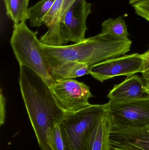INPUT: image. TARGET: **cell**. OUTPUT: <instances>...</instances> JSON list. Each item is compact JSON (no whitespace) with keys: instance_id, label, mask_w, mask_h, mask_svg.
Masks as SVG:
<instances>
[{"instance_id":"obj_1","label":"cell","mask_w":149,"mask_h":150,"mask_svg":"<svg viewBox=\"0 0 149 150\" xmlns=\"http://www.w3.org/2000/svg\"><path fill=\"white\" fill-rule=\"evenodd\" d=\"M19 84L31 126L41 150H54L52 131L67 112L58 104L49 86L29 68L20 66Z\"/></svg>"},{"instance_id":"obj_2","label":"cell","mask_w":149,"mask_h":150,"mask_svg":"<svg viewBox=\"0 0 149 150\" xmlns=\"http://www.w3.org/2000/svg\"><path fill=\"white\" fill-rule=\"evenodd\" d=\"M132 41L120 40L102 33L70 45L39 47L48 70L66 61L77 62L90 66L124 55L130 50Z\"/></svg>"},{"instance_id":"obj_3","label":"cell","mask_w":149,"mask_h":150,"mask_svg":"<svg viewBox=\"0 0 149 150\" xmlns=\"http://www.w3.org/2000/svg\"><path fill=\"white\" fill-rule=\"evenodd\" d=\"M106 104L92 105L78 112H66L59 127L65 150H91V139Z\"/></svg>"},{"instance_id":"obj_4","label":"cell","mask_w":149,"mask_h":150,"mask_svg":"<svg viewBox=\"0 0 149 150\" xmlns=\"http://www.w3.org/2000/svg\"><path fill=\"white\" fill-rule=\"evenodd\" d=\"M36 33L31 30L25 22L14 25L10 43L20 66L29 68L50 86L54 80L49 73L40 50Z\"/></svg>"},{"instance_id":"obj_5","label":"cell","mask_w":149,"mask_h":150,"mask_svg":"<svg viewBox=\"0 0 149 150\" xmlns=\"http://www.w3.org/2000/svg\"><path fill=\"white\" fill-rule=\"evenodd\" d=\"M106 111L117 129L140 128L149 126V100L106 104Z\"/></svg>"},{"instance_id":"obj_6","label":"cell","mask_w":149,"mask_h":150,"mask_svg":"<svg viewBox=\"0 0 149 150\" xmlns=\"http://www.w3.org/2000/svg\"><path fill=\"white\" fill-rule=\"evenodd\" d=\"M49 86L58 104L65 112H78L91 105L88 100L93 96L84 83L66 79L54 80Z\"/></svg>"},{"instance_id":"obj_7","label":"cell","mask_w":149,"mask_h":150,"mask_svg":"<svg viewBox=\"0 0 149 150\" xmlns=\"http://www.w3.org/2000/svg\"><path fill=\"white\" fill-rule=\"evenodd\" d=\"M92 4L86 0H76L66 12L59 27L60 46L69 41L76 43L85 39L86 20Z\"/></svg>"},{"instance_id":"obj_8","label":"cell","mask_w":149,"mask_h":150,"mask_svg":"<svg viewBox=\"0 0 149 150\" xmlns=\"http://www.w3.org/2000/svg\"><path fill=\"white\" fill-rule=\"evenodd\" d=\"M143 59L142 54H133L113 58L89 66L90 74L98 81L118 76L128 77L142 72Z\"/></svg>"},{"instance_id":"obj_9","label":"cell","mask_w":149,"mask_h":150,"mask_svg":"<svg viewBox=\"0 0 149 150\" xmlns=\"http://www.w3.org/2000/svg\"><path fill=\"white\" fill-rule=\"evenodd\" d=\"M111 150H149V126L140 128H113Z\"/></svg>"},{"instance_id":"obj_10","label":"cell","mask_w":149,"mask_h":150,"mask_svg":"<svg viewBox=\"0 0 149 150\" xmlns=\"http://www.w3.org/2000/svg\"><path fill=\"white\" fill-rule=\"evenodd\" d=\"M107 97L115 102L149 100V91L143 79L135 74L127 77L120 83L115 85Z\"/></svg>"},{"instance_id":"obj_11","label":"cell","mask_w":149,"mask_h":150,"mask_svg":"<svg viewBox=\"0 0 149 150\" xmlns=\"http://www.w3.org/2000/svg\"><path fill=\"white\" fill-rule=\"evenodd\" d=\"M64 0H55L51 8L43 19L48 31L40 38L39 41L49 46H60L59 27L60 14Z\"/></svg>"},{"instance_id":"obj_12","label":"cell","mask_w":149,"mask_h":150,"mask_svg":"<svg viewBox=\"0 0 149 150\" xmlns=\"http://www.w3.org/2000/svg\"><path fill=\"white\" fill-rule=\"evenodd\" d=\"M112 128V120L106 108L94 130L91 139V150H111L110 134Z\"/></svg>"},{"instance_id":"obj_13","label":"cell","mask_w":149,"mask_h":150,"mask_svg":"<svg viewBox=\"0 0 149 150\" xmlns=\"http://www.w3.org/2000/svg\"><path fill=\"white\" fill-rule=\"evenodd\" d=\"M52 79H73L89 74V66L77 62L66 61L57 65L49 70Z\"/></svg>"},{"instance_id":"obj_14","label":"cell","mask_w":149,"mask_h":150,"mask_svg":"<svg viewBox=\"0 0 149 150\" xmlns=\"http://www.w3.org/2000/svg\"><path fill=\"white\" fill-rule=\"evenodd\" d=\"M29 0H3L6 14L14 23V25L28 19V5Z\"/></svg>"},{"instance_id":"obj_15","label":"cell","mask_w":149,"mask_h":150,"mask_svg":"<svg viewBox=\"0 0 149 150\" xmlns=\"http://www.w3.org/2000/svg\"><path fill=\"white\" fill-rule=\"evenodd\" d=\"M101 26V33L108 34L118 39H129L127 26L121 16L115 19L108 18L103 22Z\"/></svg>"},{"instance_id":"obj_16","label":"cell","mask_w":149,"mask_h":150,"mask_svg":"<svg viewBox=\"0 0 149 150\" xmlns=\"http://www.w3.org/2000/svg\"><path fill=\"white\" fill-rule=\"evenodd\" d=\"M55 0H41L28 10V18L32 27H39L53 5Z\"/></svg>"},{"instance_id":"obj_17","label":"cell","mask_w":149,"mask_h":150,"mask_svg":"<svg viewBox=\"0 0 149 150\" xmlns=\"http://www.w3.org/2000/svg\"><path fill=\"white\" fill-rule=\"evenodd\" d=\"M136 13L149 22V0H128Z\"/></svg>"},{"instance_id":"obj_18","label":"cell","mask_w":149,"mask_h":150,"mask_svg":"<svg viewBox=\"0 0 149 150\" xmlns=\"http://www.w3.org/2000/svg\"><path fill=\"white\" fill-rule=\"evenodd\" d=\"M52 145L54 150H65L64 144L60 131L59 124L55 126L52 131Z\"/></svg>"},{"instance_id":"obj_19","label":"cell","mask_w":149,"mask_h":150,"mask_svg":"<svg viewBox=\"0 0 149 150\" xmlns=\"http://www.w3.org/2000/svg\"><path fill=\"white\" fill-rule=\"evenodd\" d=\"M6 99L1 90L0 94V126L3 125L6 117Z\"/></svg>"},{"instance_id":"obj_20","label":"cell","mask_w":149,"mask_h":150,"mask_svg":"<svg viewBox=\"0 0 149 150\" xmlns=\"http://www.w3.org/2000/svg\"><path fill=\"white\" fill-rule=\"evenodd\" d=\"M75 1L76 0H64L60 14V22L63 20L66 12Z\"/></svg>"},{"instance_id":"obj_21","label":"cell","mask_w":149,"mask_h":150,"mask_svg":"<svg viewBox=\"0 0 149 150\" xmlns=\"http://www.w3.org/2000/svg\"><path fill=\"white\" fill-rule=\"evenodd\" d=\"M143 59L142 73L149 70V49L146 52L142 54Z\"/></svg>"},{"instance_id":"obj_22","label":"cell","mask_w":149,"mask_h":150,"mask_svg":"<svg viewBox=\"0 0 149 150\" xmlns=\"http://www.w3.org/2000/svg\"><path fill=\"white\" fill-rule=\"evenodd\" d=\"M142 75L143 79H149V70L142 73Z\"/></svg>"},{"instance_id":"obj_23","label":"cell","mask_w":149,"mask_h":150,"mask_svg":"<svg viewBox=\"0 0 149 150\" xmlns=\"http://www.w3.org/2000/svg\"><path fill=\"white\" fill-rule=\"evenodd\" d=\"M145 85L149 91V79H143Z\"/></svg>"}]
</instances>
